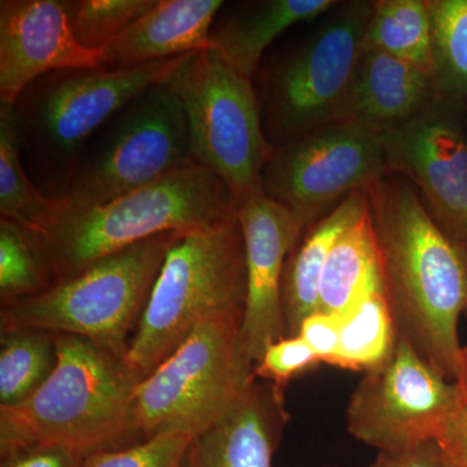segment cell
Returning a JSON list of instances; mask_svg holds the SVG:
<instances>
[{"instance_id":"e575fe53","label":"cell","mask_w":467,"mask_h":467,"mask_svg":"<svg viewBox=\"0 0 467 467\" xmlns=\"http://www.w3.org/2000/svg\"><path fill=\"white\" fill-rule=\"evenodd\" d=\"M465 316H466V317H467V308H466Z\"/></svg>"},{"instance_id":"f546056e","label":"cell","mask_w":467,"mask_h":467,"mask_svg":"<svg viewBox=\"0 0 467 467\" xmlns=\"http://www.w3.org/2000/svg\"><path fill=\"white\" fill-rule=\"evenodd\" d=\"M321 365L316 353L300 337H287L273 343L254 365V379L273 384L285 392L288 384Z\"/></svg>"},{"instance_id":"4fadbf2b","label":"cell","mask_w":467,"mask_h":467,"mask_svg":"<svg viewBox=\"0 0 467 467\" xmlns=\"http://www.w3.org/2000/svg\"><path fill=\"white\" fill-rule=\"evenodd\" d=\"M467 104L435 97L404 124L380 135L387 171L409 181L430 216L467 247Z\"/></svg>"},{"instance_id":"30bf717a","label":"cell","mask_w":467,"mask_h":467,"mask_svg":"<svg viewBox=\"0 0 467 467\" xmlns=\"http://www.w3.org/2000/svg\"><path fill=\"white\" fill-rule=\"evenodd\" d=\"M195 164L182 103L167 84L125 104L88 140L66 195L92 207Z\"/></svg>"},{"instance_id":"9c48e42d","label":"cell","mask_w":467,"mask_h":467,"mask_svg":"<svg viewBox=\"0 0 467 467\" xmlns=\"http://www.w3.org/2000/svg\"><path fill=\"white\" fill-rule=\"evenodd\" d=\"M337 5L309 39L263 75L261 115L273 147L348 119L350 90L374 2Z\"/></svg>"},{"instance_id":"ffe728a7","label":"cell","mask_w":467,"mask_h":467,"mask_svg":"<svg viewBox=\"0 0 467 467\" xmlns=\"http://www.w3.org/2000/svg\"><path fill=\"white\" fill-rule=\"evenodd\" d=\"M368 212V192H353L301 234L285 260L282 278L287 337H297L304 319L317 312L319 284L330 252L337 239Z\"/></svg>"},{"instance_id":"52a82bcc","label":"cell","mask_w":467,"mask_h":467,"mask_svg":"<svg viewBox=\"0 0 467 467\" xmlns=\"http://www.w3.org/2000/svg\"><path fill=\"white\" fill-rule=\"evenodd\" d=\"M242 313H221L192 335L135 386L130 430L135 442L162 432L195 436L213 425L254 380L243 353Z\"/></svg>"},{"instance_id":"484cf974","label":"cell","mask_w":467,"mask_h":467,"mask_svg":"<svg viewBox=\"0 0 467 467\" xmlns=\"http://www.w3.org/2000/svg\"><path fill=\"white\" fill-rule=\"evenodd\" d=\"M342 319L335 368L365 374L389 358L399 342V333L384 292L368 295Z\"/></svg>"},{"instance_id":"5b68a950","label":"cell","mask_w":467,"mask_h":467,"mask_svg":"<svg viewBox=\"0 0 467 467\" xmlns=\"http://www.w3.org/2000/svg\"><path fill=\"white\" fill-rule=\"evenodd\" d=\"M190 54L126 69H66L39 77L16 103L21 152L66 198L88 140L125 104L165 84Z\"/></svg>"},{"instance_id":"8992f818","label":"cell","mask_w":467,"mask_h":467,"mask_svg":"<svg viewBox=\"0 0 467 467\" xmlns=\"http://www.w3.org/2000/svg\"><path fill=\"white\" fill-rule=\"evenodd\" d=\"M182 234H159L104 257L45 294L3 306L0 328L76 335L124 359L165 257Z\"/></svg>"},{"instance_id":"8fae6325","label":"cell","mask_w":467,"mask_h":467,"mask_svg":"<svg viewBox=\"0 0 467 467\" xmlns=\"http://www.w3.org/2000/svg\"><path fill=\"white\" fill-rule=\"evenodd\" d=\"M387 173L380 135L347 119L275 147L261 192L287 208L306 230L350 193L368 192Z\"/></svg>"},{"instance_id":"44dd1931","label":"cell","mask_w":467,"mask_h":467,"mask_svg":"<svg viewBox=\"0 0 467 467\" xmlns=\"http://www.w3.org/2000/svg\"><path fill=\"white\" fill-rule=\"evenodd\" d=\"M376 292H384L382 264L368 208L330 252L319 284L317 312L344 317Z\"/></svg>"},{"instance_id":"83f0119b","label":"cell","mask_w":467,"mask_h":467,"mask_svg":"<svg viewBox=\"0 0 467 467\" xmlns=\"http://www.w3.org/2000/svg\"><path fill=\"white\" fill-rule=\"evenodd\" d=\"M158 0H66L77 42L104 52L124 30L155 7Z\"/></svg>"},{"instance_id":"836d02e7","label":"cell","mask_w":467,"mask_h":467,"mask_svg":"<svg viewBox=\"0 0 467 467\" xmlns=\"http://www.w3.org/2000/svg\"><path fill=\"white\" fill-rule=\"evenodd\" d=\"M368 467H456L436 441L396 451H378Z\"/></svg>"},{"instance_id":"7a4b0ae2","label":"cell","mask_w":467,"mask_h":467,"mask_svg":"<svg viewBox=\"0 0 467 467\" xmlns=\"http://www.w3.org/2000/svg\"><path fill=\"white\" fill-rule=\"evenodd\" d=\"M239 208L216 173L192 164L106 204L75 207L66 201L41 235L58 285L159 234L223 225L238 216Z\"/></svg>"},{"instance_id":"4dcf8cb0","label":"cell","mask_w":467,"mask_h":467,"mask_svg":"<svg viewBox=\"0 0 467 467\" xmlns=\"http://www.w3.org/2000/svg\"><path fill=\"white\" fill-rule=\"evenodd\" d=\"M88 457L55 444H27L0 451V467H85Z\"/></svg>"},{"instance_id":"cb8c5ba5","label":"cell","mask_w":467,"mask_h":467,"mask_svg":"<svg viewBox=\"0 0 467 467\" xmlns=\"http://www.w3.org/2000/svg\"><path fill=\"white\" fill-rule=\"evenodd\" d=\"M58 361L57 334L17 328L0 334V408L32 398L54 373Z\"/></svg>"},{"instance_id":"603a6c76","label":"cell","mask_w":467,"mask_h":467,"mask_svg":"<svg viewBox=\"0 0 467 467\" xmlns=\"http://www.w3.org/2000/svg\"><path fill=\"white\" fill-rule=\"evenodd\" d=\"M364 50H377L431 73L429 0H378L365 32Z\"/></svg>"},{"instance_id":"1f68e13d","label":"cell","mask_w":467,"mask_h":467,"mask_svg":"<svg viewBox=\"0 0 467 467\" xmlns=\"http://www.w3.org/2000/svg\"><path fill=\"white\" fill-rule=\"evenodd\" d=\"M459 384V399L456 408L438 439L442 451L456 467H467V346L463 347Z\"/></svg>"},{"instance_id":"277c9868","label":"cell","mask_w":467,"mask_h":467,"mask_svg":"<svg viewBox=\"0 0 467 467\" xmlns=\"http://www.w3.org/2000/svg\"><path fill=\"white\" fill-rule=\"evenodd\" d=\"M247 260L238 216L213 229L183 233L168 252L124 364L142 382L202 324L221 313L244 315Z\"/></svg>"},{"instance_id":"2e32d148","label":"cell","mask_w":467,"mask_h":467,"mask_svg":"<svg viewBox=\"0 0 467 467\" xmlns=\"http://www.w3.org/2000/svg\"><path fill=\"white\" fill-rule=\"evenodd\" d=\"M288 420L285 392L254 379L220 420L193 436L183 467H273Z\"/></svg>"},{"instance_id":"f1b7e54d","label":"cell","mask_w":467,"mask_h":467,"mask_svg":"<svg viewBox=\"0 0 467 467\" xmlns=\"http://www.w3.org/2000/svg\"><path fill=\"white\" fill-rule=\"evenodd\" d=\"M192 438L184 432H162L129 447L91 454L85 467H183Z\"/></svg>"},{"instance_id":"5bb4252c","label":"cell","mask_w":467,"mask_h":467,"mask_svg":"<svg viewBox=\"0 0 467 467\" xmlns=\"http://www.w3.org/2000/svg\"><path fill=\"white\" fill-rule=\"evenodd\" d=\"M238 221L247 260L241 343L245 358L256 365L273 343L287 337L282 278L285 260L304 229L287 208L263 192L243 202Z\"/></svg>"},{"instance_id":"ac0fdd59","label":"cell","mask_w":467,"mask_h":467,"mask_svg":"<svg viewBox=\"0 0 467 467\" xmlns=\"http://www.w3.org/2000/svg\"><path fill=\"white\" fill-rule=\"evenodd\" d=\"M434 97L425 70L384 52L364 50L350 90L348 119L382 135L416 116Z\"/></svg>"},{"instance_id":"9a60e30c","label":"cell","mask_w":467,"mask_h":467,"mask_svg":"<svg viewBox=\"0 0 467 467\" xmlns=\"http://www.w3.org/2000/svg\"><path fill=\"white\" fill-rule=\"evenodd\" d=\"M103 63V52L86 50L77 42L66 0L0 2V103H16L48 73L98 69Z\"/></svg>"},{"instance_id":"d590c367","label":"cell","mask_w":467,"mask_h":467,"mask_svg":"<svg viewBox=\"0 0 467 467\" xmlns=\"http://www.w3.org/2000/svg\"><path fill=\"white\" fill-rule=\"evenodd\" d=\"M466 122H467V113H466Z\"/></svg>"},{"instance_id":"3957f363","label":"cell","mask_w":467,"mask_h":467,"mask_svg":"<svg viewBox=\"0 0 467 467\" xmlns=\"http://www.w3.org/2000/svg\"><path fill=\"white\" fill-rule=\"evenodd\" d=\"M57 368L41 389L0 408V451L55 444L88 457L137 444L130 405L138 383L124 359L76 335L57 334Z\"/></svg>"},{"instance_id":"ba28073f","label":"cell","mask_w":467,"mask_h":467,"mask_svg":"<svg viewBox=\"0 0 467 467\" xmlns=\"http://www.w3.org/2000/svg\"><path fill=\"white\" fill-rule=\"evenodd\" d=\"M165 84L182 103L195 164L216 173L239 204L261 193L275 147L252 78L213 48L192 52Z\"/></svg>"},{"instance_id":"7c38bea8","label":"cell","mask_w":467,"mask_h":467,"mask_svg":"<svg viewBox=\"0 0 467 467\" xmlns=\"http://www.w3.org/2000/svg\"><path fill=\"white\" fill-rule=\"evenodd\" d=\"M459 384L430 367L399 337L384 364L364 374L347 408V430L378 451L438 441L456 408Z\"/></svg>"},{"instance_id":"e0dca14e","label":"cell","mask_w":467,"mask_h":467,"mask_svg":"<svg viewBox=\"0 0 467 467\" xmlns=\"http://www.w3.org/2000/svg\"><path fill=\"white\" fill-rule=\"evenodd\" d=\"M225 3L158 0L104 50V69H126L209 48V33Z\"/></svg>"},{"instance_id":"7402d4cb","label":"cell","mask_w":467,"mask_h":467,"mask_svg":"<svg viewBox=\"0 0 467 467\" xmlns=\"http://www.w3.org/2000/svg\"><path fill=\"white\" fill-rule=\"evenodd\" d=\"M64 199H52L29 180L21 160L20 133L14 104L0 103V218L46 232Z\"/></svg>"},{"instance_id":"6da1fadb","label":"cell","mask_w":467,"mask_h":467,"mask_svg":"<svg viewBox=\"0 0 467 467\" xmlns=\"http://www.w3.org/2000/svg\"><path fill=\"white\" fill-rule=\"evenodd\" d=\"M383 291L399 337L450 380L460 374L467 308V247L436 225L416 187L387 173L368 192Z\"/></svg>"},{"instance_id":"d6a6232c","label":"cell","mask_w":467,"mask_h":467,"mask_svg":"<svg viewBox=\"0 0 467 467\" xmlns=\"http://www.w3.org/2000/svg\"><path fill=\"white\" fill-rule=\"evenodd\" d=\"M342 325V317L316 312L304 319L297 337L308 344L321 364L334 367L339 353Z\"/></svg>"},{"instance_id":"d4e9b609","label":"cell","mask_w":467,"mask_h":467,"mask_svg":"<svg viewBox=\"0 0 467 467\" xmlns=\"http://www.w3.org/2000/svg\"><path fill=\"white\" fill-rule=\"evenodd\" d=\"M57 285L41 232L0 218V304L38 296Z\"/></svg>"},{"instance_id":"4316f807","label":"cell","mask_w":467,"mask_h":467,"mask_svg":"<svg viewBox=\"0 0 467 467\" xmlns=\"http://www.w3.org/2000/svg\"><path fill=\"white\" fill-rule=\"evenodd\" d=\"M432 88L436 97L467 104V0H429Z\"/></svg>"},{"instance_id":"d6986e66","label":"cell","mask_w":467,"mask_h":467,"mask_svg":"<svg viewBox=\"0 0 467 467\" xmlns=\"http://www.w3.org/2000/svg\"><path fill=\"white\" fill-rule=\"evenodd\" d=\"M334 0H263L242 3L217 16L209 33L213 48L238 72L254 79L270 45L285 30L333 9Z\"/></svg>"}]
</instances>
